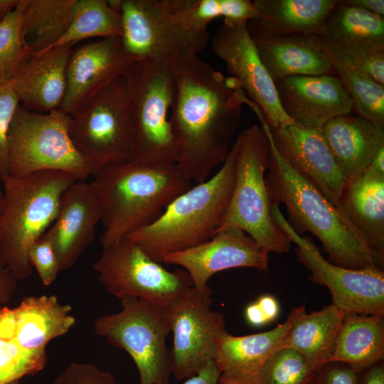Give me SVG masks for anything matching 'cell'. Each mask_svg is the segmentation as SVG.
I'll return each mask as SVG.
<instances>
[{
  "label": "cell",
  "instance_id": "d4e9b609",
  "mask_svg": "<svg viewBox=\"0 0 384 384\" xmlns=\"http://www.w3.org/2000/svg\"><path fill=\"white\" fill-rule=\"evenodd\" d=\"M339 208L361 235L374 265H384V176L368 169L346 182Z\"/></svg>",
  "mask_w": 384,
  "mask_h": 384
},
{
  "label": "cell",
  "instance_id": "f1b7e54d",
  "mask_svg": "<svg viewBox=\"0 0 384 384\" xmlns=\"http://www.w3.org/2000/svg\"><path fill=\"white\" fill-rule=\"evenodd\" d=\"M384 359V316L345 313L328 362L361 370Z\"/></svg>",
  "mask_w": 384,
  "mask_h": 384
},
{
  "label": "cell",
  "instance_id": "ffe728a7",
  "mask_svg": "<svg viewBox=\"0 0 384 384\" xmlns=\"http://www.w3.org/2000/svg\"><path fill=\"white\" fill-rule=\"evenodd\" d=\"M101 207L91 182L76 181L62 196L58 215L45 233L60 272L70 269L95 239Z\"/></svg>",
  "mask_w": 384,
  "mask_h": 384
},
{
  "label": "cell",
  "instance_id": "74e56055",
  "mask_svg": "<svg viewBox=\"0 0 384 384\" xmlns=\"http://www.w3.org/2000/svg\"><path fill=\"white\" fill-rule=\"evenodd\" d=\"M52 384H119L114 375L95 365L73 363L61 372Z\"/></svg>",
  "mask_w": 384,
  "mask_h": 384
},
{
  "label": "cell",
  "instance_id": "8992f818",
  "mask_svg": "<svg viewBox=\"0 0 384 384\" xmlns=\"http://www.w3.org/2000/svg\"><path fill=\"white\" fill-rule=\"evenodd\" d=\"M125 78L132 125L131 161L151 166L176 164L179 149L169 115L176 92L172 64L138 60Z\"/></svg>",
  "mask_w": 384,
  "mask_h": 384
},
{
  "label": "cell",
  "instance_id": "83f0119b",
  "mask_svg": "<svg viewBox=\"0 0 384 384\" xmlns=\"http://www.w3.org/2000/svg\"><path fill=\"white\" fill-rule=\"evenodd\" d=\"M262 14L247 23L250 34L316 33L337 0H255Z\"/></svg>",
  "mask_w": 384,
  "mask_h": 384
},
{
  "label": "cell",
  "instance_id": "7dc6e473",
  "mask_svg": "<svg viewBox=\"0 0 384 384\" xmlns=\"http://www.w3.org/2000/svg\"><path fill=\"white\" fill-rule=\"evenodd\" d=\"M366 169L375 174L384 176V147L379 150Z\"/></svg>",
  "mask_w": 384,
  "mask_h": 384
},
{
  "label": "cell",
  "instance_id": "f35d334b",
  "mask_svg": "<svg viewBox=\"0 0 384 384\" xmlns=\"http://www.w3.org/2000/svg\"><path fill=\"white\" fill-rule=\"evenodd\" d=\"M362 370L343 362H327L315 372L311 384H358Z\"/></svg>",
  "mask_w": 384,
  "mask_h": 384
},
{
  "label": "cell",
  "instance_id": "f546056e",
  "mask_svg": "<svg viewBox=\"0 0 384 384\" xmlns=\"http://www.w3.org/2000/svg\"><path fill=\"white\" fill-rule=\"evenodd\" d=\"M75 0H24L22 35L33 55L55 46L68 31Z\"/></svg>",
  "mask_w": 384,
  "mask_h": 384
},
{
  "label": "cell",
  "instance_id": "bcb514c9",
  "mask_svg": "<svg viewBox=\"0 0 384 384\" xmlns=\"http://www.w3.org/2000/svg\"><path fill=\"white\" fill-rule=\"evenodd\" d=\"M245 318L248 324L253 327H261L267 324L256 302H252L246 306Z\"/></svg>",
  "mask_w": 384,
  "mask_h": 384
},
{
  "label": "cell",
  "instance_id": "8d00e7d4",
  "mask_svg": "<svg viewBox=\"0 0 384 384\" xmlns=\"http://www.w3.org/2000/svg\"><path fill=\"white\" fill-rule=\"evenodd\" d=\"M28 257L43 285L49 286L56 279L60 270L52 243L45 233L31 244Z\"/></svg>",
  "mask_w": 384,
  "mask_h": 384
},
{
  "label": "cell",
  "instance_id": "4316f807",
  "mask_svg": "<svg viewBox=\"0 0 384 384\" xmlns=\"http://www.w3.org/2000/svg\"><path fill=\"white\" fill-rule=\"evenodd\" d=\"M345 313L334 304L307 313L304 306L296 307L292 326L284 339V348L301 353L316 372L328 362Z\"/></svg>",
  "mask_w": 384,
  "mask_h": 384
},
{
  "label": "cell",
  "instance_id": "44dd1931",
  "mask_svg": "<svg viewBox=\"0 0 384 384\" xmlns=\"http://www.w3.org/2000/svg\"><path fill=\"white\" fill-rule=\"evenodd\" d=\"M295 315L296 307L284 322L265 332L245 336L223 332L216 339L213 358L220 375L243 384H257L269 359L282 348Z\"/></svg>",
  "mask_w": 384,
  "mask_h": 384
},
{
  "label": "cell",
  "instance_id": "2e32d148",
  "mask_svg": "<svg viewBox=\"0 0 384 384\" xmlns=\"http://www.w3.org/2000/svg\"><path fill=\"white\" fill-rule=\"evenodd\" d=\"M162 262L181 267L200 290L208 287L215 274L237 267L267 272L269 252L239 228L218 232L208 241L181 251L168 253Z\"/></svg>",
  "mask_w": 384,
  "mask_h": 384
},
{
  "label": "cell",
  "instance_id": "836d02e7",
  "mask_svg": "<svg viewBox=\"0 0 384 384\" xmlns=\"http://www.w3.org/2000/svg\"><path fill=\"white\" fill-rule=\"evenodd\" d=\"M24 0L0 21V84L10 81L18 66L31 52L22 35Z\"/></svg>",
  "mask_w": 384,
  "mask_h": 384
},
{
  "label": "cell",
  "instance_id": "30bf717a",
  "mask_svg": "<svg viewBox=\"0 0 384 384\" xmlns=\"http://www.w3.org/2000/svg\"><path fill=\"white\" fill-rule=\"evenodd\" d=\"M120 300L119 312L94 321L95 332L131 356L139 384H169L172 363L166 338L171 327L162 306L131 297Z\"/></svg>",
  "mask_w": 384,
  "mask_h": 384
},
{
  "label": "cell",
  "instance_id": "7a4b0ae2",
  "mask_svg": "<svg viewBox=\"0 0 384 384\" xmlns=\"http://www.w3.org/2000/svg\"><path fill=\"white\" fill-rule=\"evenodd\" d=\"M255 114L269 142L265 180L272 203L286 207L289 223L299 235L309 232L320 240L331 263L350 269L373 265L364 239L344 213L287 163L263 114Z\"/></svg>",
  "mask_w": 384,
  "mask_h": 384
},
{
  "label": "cell",
  "instance_id": "1f68e13d",
  "mask_svg": "<svg viewBox=\"0 0 384 384\" xmlns=\"http://www.w3.org/2000/svg\"><path fill=\"white\" fill-rule=\"evenodd\" d=\"M121 33L120 14L109 1L75 0L70 26L55 46H74L80 41L95 37L120 36Z\"/></svg>",
  "mask_w": 384,
  "mask_h": 384
},
{
  "label": "cell",
  "instance_id": "cb8c5ba5",
  "mask_svg": "<svg viewBox=\"0 0 384 384\" xmlns=\"http://www.w3.org/2000/svg\"><path fill=\"white\" fill-rule=\"evenodd\" d=\"M321 133L346 181L362 174L384 147V127L359 115L334 117Z\"/></svg>",
  "mask_w": 384,
  "mask_h": 384
},
{
  "label": "cell",
  "instance_id": "8fae6325",
  "mask_svg": "<svg viewBox=\"0 0 384 384\" xmlns=\"http://www.w3.org/2000/svg\"><path fill=\"white\" fill-rule=\"evenodd\" d=\"M121 16L120 40L137 60L145 58L173 63L197 55L207 46L208 30L188 28L176 16L173 0H110Z\"/></svg>",
  "mask_w": 384,
  "mask_h": 384
},
{
  "label": "cell",
  "instance_id": "ba28073f",
  "mask_svg": "<svg viewBox=\"0 0 384 384\" xmlns=\"http://www.w3.org/2000/svg\"><path fill=\"white\" fill-rule=\"evenodd\" d=\"M69 134L94 176L132 158V125L125 76L114 80L69 114Z\"/></svg>",
  "mask_w": 384,
  "mask_h": 384
},
{
  "label": "cell",
  "instance_id": "603a6c76",
  "mask_svg": "<svg viewBox=\"0 0 384 384\" xmlns=\"http://www.w3.org/2000/svg\"><path fill=\"white\" fill-rule=\"evenodd\" d=\"M274 82L295 75L331 74L334 70L314 33L250 34Z\"/></svg>",
  "mask_w": 384,
  "mask_h": 384
},
{
  "label": "cell",
  "instance_id": "c3c4849f",
  "mask_svg": "<svg viewBox=\"0 0 384 384\" xmlns=\"http://www.w3.org/2000/svg\"><path fill=\"white\" fill-rule=\"evenodd\" d=\"M19 0H0V16H4L12 10Z\"/></svg>",
  "mask_w": 384,
  "mask_h": 384
},
{
  "label": "cell",
  "instance_id": "9a60e30c",
  "mask_svg": "<svg viewBox=\"0 0 384 384\" xmlns=\"http://www.w3.org/2000/svg\"><path fill=\"white\" fill-rule=\"evenodd\" d=\"M247 23L224 20L212 38V49L260 109L270 128L292 124L281 107L274 82L261 61Z\"/></svg>",
  "mask_w": 384,
  "mask_h": 384
},
{
  "label": "cell",
  "instance_id": "4dcf8cb0",
  "mask_svg": "<svg viewBox=\"0 0 384 384\" xmlns=\"http://www.w3.org/2000/svg\"><path fill=\"white\" fill-rule=\"evenodd\" d=\"M321 43L325 55L351 97L359 116L384 127V86L368 78L333 46L322 40Z\"/></svg>",
  "mask_w": 384,
  "mask_h": 384
},
{
  "label": "cell",
  "instance_id": "ee69618b",
  "mask_svg": "<svg viewBox=\"0 0 384 384\" xmlns=\"http://www.w3.org/2000/svg\"><path fill=\"white\" fill-rule=\"evenodd\" d=\"M358 384H384V363L381 361L361 373Z\"/></svg>",
  "mask_w": 384,
  "mask_h": 384
},
{
  "label": "cell",
  "instance_id": "7bdbcfd3",
  "mask_svg": "<svg viewBox=\"0 0 384 384\" xmlns=\"http://www.w3.org/2000/svg\"><path fill=\"white\" fill-rule=\"evenodd\" d=\"M267 324L274 321L279 314V305L277 300L272 295L264 294L256 301Z\"/></svg>",
  "mask_w": 384,
  "mask_h": 384
},
{
  "label": "cell",
  "instance_id": "484cf974",
  "mask_svg": "<svg viewBox=\"0 0 384 384\" xmlns=\"http://www.w3.org/2000/svg\"><path fill=\"white\" fill-rule=\"evenodd\" d=\"M315 34L347 56L384 46V18L337 1Z\"/></svg>",
  "mask_w": 384,
  "mask_h": 384
},
{
  "label": "cell",
  "instance_id": "60d3db41",
  "mask_svg": "<svg viewBox=\"0 0 384 384\" xmlns=\"http://www.w3.org/2000/svg\"><path fill=\"white\" fill-rule=\"evenodd\" d=\"M17 289V280L14 277L0 254V304H6Z\"/></svg>",
  "mask_w": 384,
  "mask_h": 384
},
{
  "label": "cell",
  "instance_id": "5b68a950",
  "mask_svg": "<svg viewBox=\"0 0 384 384\" xmlns=\"http://www.w3.org/2000/svg\"><path fill=\"white\" fill-rule=\"evenodd\" d=\"M1 181L4 199L0 213V254L18 280L32 274L28 251L55 220L64 192L77 179L60 171L24 176L9 174Z\"/></svg>",
  "mask_w": 384,
  "mask_h": 384
},
{
  "label": "cell",
  "instance_id": "d590c367",
  "mask_svg": "<svg viewBox=\"0 0 384 384\" xmlns=\"http://www.w3.org/2000/svg\"><path fill=\"white\" fill-rule=\"evenodd\" d=\"M18 97L9 82L0 84V180L9 174V133Z\"/></svg>",
  "mask_w": 384,
  "mask_h": 384
},
{
  "label": "cell",
  "instance_id": "7402d4cb",
  "mask_svg": "<svg viewBox=\"0 0 384 384\" xmlns=\"http://www.w3.org/2000/svg\"><path fill=\"white\" fill-rule=\"evenodd\" d=\"M73 46H56L31 55L16 69L9 82L20 104L48 113L60 108L65 92L68 60Z\"/></svg>",
  "mask_w": 384,
  "mask_h": 384
},
{
  "label": "cell",
  "instance_id": "7c38bea8",
  "mask_svg": "<svg viewBox=\"0 0 384 384\" xmlns=\"http://www.w3.org/2000/svg\"><path fill=\"white\" fill-rule=\"evenodd\" d=\"M93 269L115 297H135L162 307L193 286L186 271H169L127 238L103 248Z\"/></svg>",
  "mask_w": 384,
  "mask_h": 384
},
{
  "label": "cell",
  "instance_id": "9c48e42d",
  "mask_svg": "<svg viewBox=\"0 0 384 384\" xmlns=\"http://www.w3.org/2000/svg\"><path fill=\"white\" fill-rule=\"evenodd\" d=\"M69 123V114L60 109L41 113L20 104L9 133V174L60 171L85 181L90 172L70 139Z\"/></svg>",
  "mask_w": 384,
  "mask_h": 384
},
{
  "label": "cell",
  "instance_id": "d6a6232c",
  "mask_svg": "<svg viewBox=\"0 0 384 384\" xmlns=\"http://www.w3.org/2000/svg\"><path fill=\"white\" fill-rule=\"evenodd\" d=\"M47 363L46 350L28 348L14 332L8 307L0 309V384L33 375Z\"/></svg>",
  "mask_w": 384,
  "mask_h": 384
},
{
  "label": "cell",
  "instance_id": "b9f144b4",
  "mask_svg": "<svg viewBox=\"0 0 384 384\" xmlns=\"http://www.w3.org/2000/svg\"><path fill=\"white\" fill-rule=\"evenodd\" d=\"M220 376V373L213 360L196 375L186 379L183 384H217Z\"/></svg>",
  "mask_w": 384,
  "mask_h": 384
},
{
  "label": "cell",
  "instance_id": "681fc988",
  "mask_svg": "<svg viewBox=\"0 0 384 384\" xmlns=\"http://www.w3.org/2000/svg\"><path fill=\"white\" fill-rule=\"evenodd\" d=\"M217 384H243V383L226 378L220 375L218 380Z\"/></svg>",
  "mask_w": 384,
  "mask_h": 384
},
{
  "label": "cell",
  "instance_id": "3957f363",
  "mask_svg": "<svg viewBox=\"0 0 384 384\" xmlns=\"http://www.w3.org/2000/svg\"><path fill=\"white\" fill-rule=\"evenodd\" d=\"M91 183L101 207L102 248L153 223L191 187L176 164L151 166L132 161L105 166Z\"/></svg>",
  "mask_w": 384,
  "mask_h": 384
},
{
  "label": "cell",
  "instance_id": "52a82bcc",
  "mask_svg": "<svg viewBox=\"0 0 384 384\" xmlns=\"http://www.w3.org/2000/svg\"><path fill=\"white\" fill-rule=\"evenodd\" d=\"M235 177L231 199L218 232L239 228L269 253L287 252L292 241L275 223L266 184L269 142L261 126L253 124L235 139Z\"/></svg>",
  "mask_w": 384,
  "mask_h": 384
},
{
  "label": "cell",
  "instance_id": "f907efd6",
  "mask_svg": "<svg viewBox=\"0 0 384 384\" xmlns=\"http://www.w3.org/2000/svg\"><path fill=\"white\" fill-rule=\"evenodd\" d=\"M3 199H4L3 193H1L0 191V213H1V208H2Z\"/></svg>",
  "mask_w": 384,
  "mask_h": 384
},
{
  "label": "cell",
  "instance_id": "e575fe53",
  "mask_svg": "<svg viewBox=\"0 0 384 384\" xmlns=\"http://www.w3.org/2000/svg\"><path fill=\"white\" fill-rule=\"evenodd\" d=\"M314 373L301 353L284 348L269 359L257 384H311Z\"/></svg>",
  "mask_w": 384,
  "mask_h": 384
},
{
  "label": "cell",
  "instance_id": "f5cc1de1",
  "mask_svg": "<svg viewBox=\"0 0 384 384\" xmlns=\"http://www.w3.org/2000/svg\"><path fill=\"white\" fill-rule=\"evenodd\" d=\"M3 17H4V16H0V21L2 19Z\"/></svg>",
  "mask_w": 384,
  "mask_h": 384
},
{
  "label": "cell",
  "instance_id": "5bb4252c",
  "mask_svg": "<svg viewBox=\"0 0 384 384\" xmlns=\"http://www.w3.org/2000/svg\"><path fill=\"white\" fill-rule=\"evenodd\" d=\"M212 289H187L163 306L173 333L172 375L176 380L196 375L215 354L217 338L225 331L223 315L211 309Z\"/></svg>",
  "mask_w": 384,
  "mask_h": 384
},
{
  "label": "cell",
  "instance_id": "ac0fdd59",
  "mask_svg": "<svg viewBox=\"0 0 384 384\" xmlns=\"http://www.w3.org/2000/svg\"><path fill=\"white\" fill-rule=\"evenodd\" d=\"M270 132L276 149L287 163L339 208L347 181L321 130L292 124L270 128Z\"/></svg>",
  "mask_w": 384,
  "mask_h": 384
},
{
  "label": "cell",
  "instance_id": "d6986e66",
  "mask_svg": "<svg viewBox=\"0 0 384 384\" xmlns=\"http://www.w3.org/2000/svg\"><path fill=\"white\" fill-rule=\"evenodd\" d=\"M274 84L285 114L304 127L321 130L329 119L354 107L341 80L331 74L290 76Z\"/></svg>",
  "mask_w": 384,
  "mask_h": 384
},
{
  "label": "cell",
  "instance_id": "4fadbf2b",
  "mask_svg": "<svg viewBox=\"0 0 384 384\" xmlns=\"http://www.w3.org/2000/svg\"><path fill=\"white\" fill-rule=\"evenodd\" d=\"M275 223L297 245V260L310 272L309 279L329 290L332 304L344 313L384 316V272L375 265L350 269L324 259L309 237H302L292 227L279 206L272 204Z\"/></svg>",
  "mask_w": 384,
  "mask_h": 384
},
{
  "label": "cell",
  "instance_id": "f6af8a7d",
  "mask_svg": "<svg viewBox=\"0 0 384 384\" xmlns=\"http://www.w3.org/2000/svg\"><path fill=\"white\" fill-rule=\"evenodd\" d=\"M343 4L384 16L383 0H342Z\"/></svg>",
  "mask_w": 384,
  "mask_h": 384
},
{
  "label": "cell",
  "instance_id": "277c9868",
  "mask_svg": "<svg viewBox=\"0 0 384 384\" xmlns=\"http://www.w3.org/2000/svg\"><path fill=\"white\" fill-rule=\"evenodd\" d=\"M238 143H233L219 170L176 197L151 223L125 238L161 263L168 253L205 242L218 232L228 210L235 177Z\"/></svg>",
  "mask_w": 384,
  "mask_h": 384
},
{
  "label": "cell",
  "instance_id": "ab89813d",
  "mask_svg": "<svg viewBox=\"0 0 384 384\" xmlns=\"http://www.w3.org/2000/svg\"><path fill=\"white\" fill-rule=\"evenodd\" d=\"M343 56L374 82L384 86V46Z\"/></svg>",
  "mask_w": 384,
  "mask_h": 384
},
{
  "label": "cell",
  "instance_id": "816d5d0a",
  "mask_svg": "<svg viewBox=\"0 0 384 384\" xmlns=\"http://www.w3.org/2000/svg\"><path fill=\"white\" fill-rule=\"evenodd\" d=\"M10 384H19V382H13V383H10Z\"/></svg>",
  "mask_w": 384,
  "mask_h": 384
},
{
  "label": "cell",
  "instance_id": "6da1fadb",
  "mask_svg": "<svg viewBox=\"0 0 384 384\" xmlns=\"http://www.w3.org/2000/svg\"><path fill=\"white\" fill-rule=\"evenodd\" d=\"M172 67L176 92L170 122L179 149L176 166L200 183L226 159L246 94L236 78H225L197 55L181 57Z\"/></svg>",
  "mask_w": 384,
  "mask_h": 384
},
{
  "label": "cell",
  "instance_id": "e0dca14e",
  "mask_svg": "<svg viewBox=\"0 0 384 384\" xmlns=\"http://www.w3.org/2000/svg\"><path fill=\"white\" fill-rule=\"evenodd\" d=\"M135 61L124 50L119 36L101 38L73 48L60 110L70 114L110 82L125 76Z\"/></svg>",
  "mask_w": 384,
  "mask_h": 384
}]
</instances>
